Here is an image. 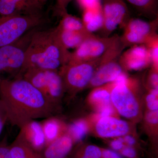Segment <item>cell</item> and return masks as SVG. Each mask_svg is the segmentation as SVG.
I'll use <instances>...</instances> for the list:
<instances>
[{
  "label": "cell",
  "mask_w": 158,
  "mask_h": 158,
  "mask_svg": "<svg viewBox=\"0 0 158 158\" xmlns=\"http://www.w3.org/2000/svg\"><path fill=\"white\" fill-rule=\"evenodd\" d=\"M0 100L5 114L13 126L20 128L28 122L54 116L57 107L22 77H0Z\"/></svg>",
  "instance_id": "6da1fadb"
},
{
  "label": "cell",
  "mask_w": 158,
  "mask_h": 158,
  "mask_svg": "<svg viewBox=\"0 0 158 158\" xmlns=\"http://www.w3.org/2000/svg\"><path fill=\"white\" fill-rule=\"evenodd\" d=\"M70 53L61 41L56 28L47 31L35 30L18 77L30 69L59 70L68 62Z\"/></svg>",
  "instance_id": "7a4b0ae2"
},
{
  "label": "cell",
  "mask_w": 158,
  "mask_h": 158,
  "mask_svg": "<svg viewBox=\"0 0 158 158\" xmlns=\"http://www.w3.org/2000/svg\"><path fill=\"white\" fill-rule=\"evenodd\" d=\"M113 82L110 96L114 107L125 118L131 119L138 118L141 113L140 105L135 96V91L139 88L138 80L123 76Z\"/></svg>",
  "instance_id": "3957f363"
},
{
  "label": "cell",
  "mask_w": 158,
  "mask_h": 158,
  "mask_svg": "<svg viewBox=\"0 0 158 158\" xmlns=\"http://www.w3.org/2000/svg\"><path fill=\"white\" fill-rule=\"evenodd\" d=\"M125 48L120 37L117 36L101 57L99 65L88 87L94 88L112 83L124 73L118 59Z\"/></svg>",
  "instance_id": "277c9868"
},
{
  "label": "cell",
  "mask_w": 158,
  "mask_h": 158,
  "mask_svg": "<svg viewBox=\"0 0 158 158\" xmlns=\"http://www.w3.org/2000/svg\"><path fill=\"white\" fill-rule=\"evenodd\" d=\"M21 77L30 82L49 101L57 107L65 91L59 70L30 69L26 70Z\"/></svg>",
  "instance_id": "5b68a950"
},
{
  "label": "cell",
  "mask_w": 158,
  "mask_h": 158,
  "mask_svg": "<svg viewBox=\"0 0 158 158\" xmlns=\"http://www.w3.org/2000/svg\"><path fill=\"white\" fill-rule=\"evenodd\" d=\"M43 22L40 13L0 15V47L14 42Z\"/></svg>",
  "instance_id": "8992f818"
},
{
  "label": "cell",
  "mask_w": 158,
  "mask_h": 158,
  "mask_svg": "<svg viewBox=\"0 0 158 158\" xmlns=\"http://www.w3.org/2000/svg\"><path fill=\"white\" fill-rule=\"evenodd\" d=\"M101 57L88 62L67 63L59 70L65 91L74 94L88 87L99 65Z\"/></svg>",
  "instance_id": "52a82bcc"
},
{
  "label": "cell",
  "mask_w": 158,
  "mask_h": 158,
  "mask_svg": "<svg viewBox=\"0 0 158 158\" xmlns=\"http://www.w3.org/2000/svg\"><path fill=\"white\" fill-rule=\"evenodd\" d=\"M35 29L16 41L0 47V77L5 73L19 74L24 63L27 48Z\"/></svg>",
  "instance_id": "ba28073f"
},
{
  "label": "cell",
  "mask_w": 158,
  "mask_h": 158,
  "mask_svg": "<svg viewBox=\"0 0 158 158\" xmlns=\"http://www.w3.org/2000/svg\"><path fill=\"white\" fill-rule=\"evenodd\" d=\"M158 17L147 22L139 19L130 18L125 24L123 34L120 36L125 48L146 44L157 37Z\"/></svg>",
  "instance_id": "9c48e42d"
},
{
  "label": "cell",
  "mask_w": 158,
  "mask_h": 158,
  "mask_svg": "<svg viewBox=\"0 0 158 158\" xmlns=\"http://www.w3.org/2000/svg\"><path fill=\"white\" fill-rule=\"evenodd\" d=\"M102 37H110L118 27H123L131 18L127 5L124 0H102L101 7Z\"/></svg>",
  "instance_id": "30bf717a"
},
{
  "label": "cell",
  "mask_w": 158,
  "mask_h": 158,
  "mask_svg": "<svg viewBox=\"0 0 158 158\" xmlns=\"http://www.w3.org/2000/svg\"><path fill=\"white\" fill-rule=\"evenodd\" d=\"M116 36L117 35L98 37L93 35L76 48L74 52H71L67 63L88 62L100 58L113 43Z\"/></svg>",
  "instance_id": "8fae6325"
},
{
  "label": "cell",
  "mask_w": 158,
  "mask_h": 158,
  "mask_svg": "<svg viewBox=\"0 0 158 158\" xmlns=\"http://www.w3.org/2000/svg\"><path fill=\"white\" fill-rule=\"evenodd\" d=\"M124 70H141L152 65L149 50L145 44L132 46L122 52L118 59Z\"/></svg>",
  "instance_id": "7c38bea8"
},
{
  "label": "cell",
  "mask_w": 158,
  "mask_h": 158,
  "mask_svg": "<svg viewBox=\"0 0 158 158\" xmlns=\"http://www.w3.org/2000/svg\"><path fill=\"white\" fill-rule=\"evenodd\" d=\"M43 6L37 0H0V15L38 14Z\"/></svg>",
  "instance_id": "4fadbf2b"
},
{
  "label": "cell",
  "mask_w": 158,
  "mask_h": 158,
  "mask_svg": "<svg viewBox=\"0 0 158 158\" xmlns=\"http://www.w3.org/2000/svg\"><path fill=\"white\" fill-rule=\"evenodd\" d=\"M19 129L18 135L32 149L41 153L46 145L41 122L31 120Z\"/></svg>",
  "instance_id": "5bb4252c"
},
{
  "label": "cell",
  "mask_w": 158,
  "mask_h": 158,
  "mask_svg": "<svg viewBox=\"0 0 158 158\" xmlns=\"http://www.w3.org/2000/svg\"><path fill=\"white\" fill-rule=\"evenodd\" d=\"M95 130L102 138H118L126 135L129 131L130 127L127 122L110 116L99 118Z\"/></svg>",
  "instance_id": "9a60e30c"
},
{
  "label": "cell",
  "mask_w": 158,
  "mask_h": 158,
  "mask_svg": "<svg viewBox=\"0 0 158 158\" xmlns=\"http://www.w3.org/2000/svg\"><path fill=\"white\" fill-rule=\"evenodd\" d=\"M74 142L67 132L48 144L41 152L42 158H68Z\"/></svg>",
  "instance_id": "2e32d148"
},
{
  "label": "cell",
  "mask_w": 158,
  "mask_h": 158,
  "mask_svg": "<svg viewBox=\"0 0 158 158\" xmlns=\"http://www.w3.org/2000/svg\"><path fill=\"white\" fill-rule=\"evenodd\" d=\"M53 116L45 118L41 122L46 145L56 140L67 131V126Z\"/></svg>",
  "instance_id": "e0dca14e"
},
{
  "label": "cell",
  "mask_w": 158,
  "mask_h": 158,
  "mask_svg": "<svg viewBox=\"0 0 158 158\" xmlns=\"http://www.w3.org/2000/svg\"><path fill=\"white\" fill-rule=\"evenodd\" d=\"M59 38L66 48H77L86 40L94 35L89 31H67L56 27Z\"/></svg>",
  "instance_id": "ac0fdd59"
},
{
  "label": "cell",
  "mask_w": 158,
  "mask_h": 158,
  "mask_svg": "<svg viewBox=\"0 0 158 158\" xmlns=\"http://www.w3.org/2000/svg\"><path fill=\"white\" fill-rule=\"evenodd\" d=\"M113 85L114 82H112L96 87L90 94V103L98 110L103 107L111 104L110 93Z\"/></svg>",
  "instance_id": "d6986e66"
},
{
  "label": "cell",
  "mask_w": 158,
  "mask_h": 158,
  "mask_svg": "<svg viewBox=\"0 0 158 158\" xmlns=\"http://www.w3.org/2000/svg\"><path fill=\"white\" fill-rule=\"evenodd\" d=\"M9 147L12 158H42L40 153L32 149L18 135Z\"/></svg>",
  "instance_id": "ffe728a7"
},
{
  "label": "cell",
  "mask_w": 158,
  "mask_h": 158,
  "mask_svg": "<svg viewBox=\"0 0 158 158\" xmlns=\"http://www.w3.org/2000/svg\"><path fill=\"white\" fill-rule=\"evenodd\" d=\"M133 8L152 19L158 17V0H127Z\"/></svg>",
  "instance_id": "44dd1931"
},
{
  "label": "cell",
  "mask_w": 158,
  "mask_h": 158,
  "mask_svg": "<svg viewBox=\"0 0 158 158\" xmlns=\"http://www.w3.org/2000/svg\"><path fill=\"white\" fill-rule=\"evenodd\" d=\"M82 20L87 30L91 33L101 29L103 25L101 8L85 9Z\"/></svg>",
  "instance_id": "7402d4cb"
},
{
  "label": "cell",
  "mask_w": 158,
  "mask_h": 158,
  "mask_svg": "<svg viewBox=\"0 0 158 158\" xmlns=\"http://www.w3.org/2000/svg\"><path fill=\"white\" fill-rule=\"evenodd\" d=\"M61 16L62 19L57 26L59 28L67 31H89L81 19L69 14L68 12H65Z\"/></svg>",
  "instance_id": "603a6c76"
},
{
  "label": "cell",
  "mask_w": 158,
  "mask_h": 158,
  "mask_svg": "<svg viewBox=\"0 0 158 158\" xmlns=\"http://www.w3.org/2000/svg\"><path fill=\"white\" fill-rule=\"evenodd\" d=\"M88 131V123L83 119H78L67 126L66 132L74 142L81 141L86 137Z\"/></svg>",
  "instance_id": "cb8c5ba5"
},
{
  "label": "cell",
  "mask_w": 158,
  "mask_h": 158,
  "mask_svg": "<svg viewBox=\"0 0 158 158\" xmlns=\"http://www.w3.org/2000/svg\"><path fill=\"white\" fill-rule=\"evenodd\" d=\"M102 149L96 145H82L78 148L71 158H101Z\"/></svg>",
  "instance_id": "d4e9b609"
},
{
  "label": "cell",
  "mask_w": 158,
  "mask_h": 158,
  "mask_svg": "<svg viewBox=\"0 0 158 158\" xmlns=\"http://www.w3.org/2000/svg\"><path fill=\"white\" fill-rule=\"evenodd\" d=\"M158 36L154 38L145 45L149 50L152 59V67L158 69Z\"/></svg>",
  "instance_id": "484cf974"
},
{
  "label": "cell",
  "mask_w": 158,
  "mask_h": 158,
  "mask_svg": "<svg viewBox=\"0 0 158 158\" xmlns=\"http://www.w3.org/2000/svg\"><path fill=\"white\" fill-rule=\"evenodd\" d=\"M158 89H151L146 96V103L150 111H158Z\"/></svg>",
  "instance_id": "4316f807"
},
{
  "label": "cell",
  "mask_w": 158,
  "mask_h": 158,
  "mask_svg": "<svg viewBox=\"0 0 158 158\" xmlns=\"http://www.w3.org/2000/svg\"><path fill=\"white\" fill-rule=\"evenodd\" d=\"M73 0H56V11L57 15H61L67 12V7L69 3Z\"/></svg>",
  "instance_id": "83f0119b"
},
{
  "label": "cell",
  "mask_w": 158,
  "mask_h": 158,
  "mask_svg": "<svg viewBox=\"0 0 158 158\" xmlns=\"http://www.w3.org/2000/svg\"><path fill=\"white\" fill-rule=\"evenodd\" d=\"M158 69L152 67L148 77V81L152 89H158Z\"/></svg>",
  "instance_id": "f1b7e54d"
},
{
  "label": "cell",
  "mask_w": 158,
  "mask_h": 158,
  "mask_svg": "<svg viewBox=\"0 0 158 158\" xmlns=\"http://www.w3.org/2000/svg\"><path fill=\"white\" fill-rule=\"evenodd\" d=\"M0 158H12L9 145L5 139L0 141Z\"/></svg>",
  "instance_id": "f546056e"
},
{
  "label": "cell",
  "mask_w": 158,
  "mask_h": 158,
  "mask_svg": "<svg viewBox=\"0 0 158 158\" xmlns=\"http://www.w3.org/2000/svg\"><path fill=\"white\" fill-rule=\"evenodd\" d=\"M98 111V117L100 118L112 116V114L114 113V110L112 104H110L101 108Z\"/></svg>",
  "instance_id": "4dcf8cb0"
},
{
  "label": "cell",
  "mask_w": 158,
  "mask_h": 158,
  "mask_svg": "<svg viewBox=\"0 0 158 158\" xmlns=\"http://www.w3.org/2000/svg\"><path fill=\"white\" fill-rule=\"evenodd\" d=\"M158 111H150L146 113L145 119L150 124L156 125L158 121Z\"/></svg>",
  "instance_id": "1f68e13d"
},
{
  "label": "cell",
  "mask_w": 158,
  "mask_h": 158,
  "mask_svg": "<svg viewBox=\"0 0 158 158\" xmlns=\"http://www.w3.org/2000/svg\"><path fill=\"white\" fill-rule=\"evenodd\" d=\"M122 155L129 158H135L137 156L135 150L131 146H126L120 150Z\"/></svg>",
  "instance_id": "d6a6232c"
},
{
  "label": "cell",
  "mask_w": 158,
  "mask_h": 158,
  "mask_svg": "<svg viewBox=\"0 0 158 158\" xmlns=\"http://www.w3.org/2000/svg\"><path fill=\"white\" fill-rule=\"evenodd\" d=\"M124 141L123 138L118 137L117 139L111 141L110 146L113 149L116 151H120L124 147Z\"/></svg>",
  "instance_id": "836d02e7"
},
{
  "label": "cell",
  "mask_w": 158,
  "mask_h": 158,
  "mask_svg": "<svg viewBox=\"0 0 158 158\" xmlns=\"http://www.w3.org/2000/svg\"><path fill=\"white\" fill-rule=\"evenodd\" d=\"M101 158H121L118 154L110 149H102Z\"/></svg>",
  "instance_id": "e575fe53"
},
{
  "label": "cell",
  "mask_w": 158,
  "mask_h": 158,
  "mask_svg": "<svg viewBox=\"0 0 158 158\" xmlns=\"http://www.w3.org/2000/svg\"><path fill=\"white\" fill-rule=\"evenodd\" d=\"M123 138L124 143H126L129 146H132L135 145L136 143V140L134 137L132 136L127 135Z\"/></svg>",
  "instance_id": "d590c367"
},
{
  "label": "cell",
  "mask_w": 158,
  "mask_h": 158,
  "mask_svg": "<svg viewBox=\"0 0 158 158\" xmlns=\"http://www.w3.org/2000/svg\"><path fill=\"white\" fill-rule=\"evenodd\" d=\"M7 121V117L6 116H0V136L2 132L5 125Z\"/></svg>",
  "instance_id": "8d00e7d4"
},
{
  "label": "cell",
  "mask_w": 158,
  "mask_h": 158,
  "mask_svg": "<svg viewBox=\"0 0 158 158\" xmlns=\"http://www.w3.org/2000/svg\"><path fill=\"white\" fill-rule=\"evenodd\" d=\"M6 116L5 111H4V109L1 103V100H0V116Z\"/></svg>",
  "instance_id": "74e56055"
},
{
  "label": "cell",
  "mask_w": 158,
  "mask_h": 158,
  "mask_svg": "<svg viewBox=\"0 0 158 158\" xmlns=\"http://www.w3.org/2000/svg\"><path fill=\"white\" fill-rule=\"evenodd\" d=\"M37 1H38L40 4H42L43 6H44V5L46 2L48 0H37Z\"/></svg>",
  "instance_id": "f35d334b"
}]
</instances>
